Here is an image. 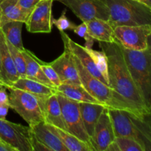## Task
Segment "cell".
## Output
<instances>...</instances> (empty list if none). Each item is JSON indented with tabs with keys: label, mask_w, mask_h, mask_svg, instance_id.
Here are the masks:
<instances>
[{
	"label": "cell",
	"mask_w": 151,
	"mask_h": 151,
	"mask_svg": "<svg viewBox=\"0 0 151 151\" xmlns=\"http://www.w3.org/2000/svg\"><path fill=\"white\" fill-rule=\"evenodd\" d=\"M99 45L107 57L109 86L116 100L127 111L142 118L150 116L151 109L146 105L130 75L119 43L116 40L111 43L99 41Z\"/></svg>",
	"instance_id": "obj_1"
},
{
	"label": "cell",
	"mask_w": 151,
	"mask_h": 151,
	"mask_svg": "<svg viewBox=\"0 0 151 151\" xmlns=\"http://www.w3.org/2000/svg\"><path fill=\"white\" fill-rule=\"evenodd\" d=\"M115 137H128L137 140L145 149L151 150L150 116L140 117L120 109H109Z\"/></svg>",
	"instance_id": "obj_2"
},
{
	"label": "cell",
	"mask_w": 151,
	"mask_h": 151,
	"mask_svg": "<svg viewBox=\"0 0 151 151\" xmlns=\"http://www.w3.org/2000/svg\"><path fill=\"white\" fill-rule=\"evenodd\" d=\"M120 48L131 78L146 105L151 109L150 46L142 51L129 50L121 45Z\"/></svg>",
	"instance_id": "obj_3"
},
{
	"label": "cell",
	"mask_w": 151,
	"mask_h": 151,
	"mask_svg": "<svg viewBox=\"0 0 151 151\" xmlns=\"http://www.w3.org/2000/svg\"><path fill=\"white\" fill-rule=\"evenodd\" d=\"M109 10V22L117 26L151 24V8L136 0H104Z\"/></svg>",
	"instance_id": "obj_4"
},
{
	"label": "cell",
	"mask_w": 151,
	"mask_h": 151,
	"mask_svg": "<svg viewBox=\"0 0 151 151\" xmlns=\"http://www.w3.org/2000/svg\"><path fill=\"white\" fill-rule=\"evenodd\" d=\"M7 89L10 91V109L23 118L29 127L44 122L42 102L45 99H39L27 91L12 86Z\"/></svg>",
	"instance_id": "obj_5"
},
{
	"label": "cell",
	"mask_w": 151,
	"mask_h": 151,
	"mask_svg": "<svg viewBox=\"0 0 151 151\" xmlns=\"http://www.w3.org/2000/svg\"><path fill=\"white\" fill-rule=\"evenodd\" d=\"M73 55V54H72ZM73 59L78 69L81 86L98 101L107 106L109 109L125 110L123 106L115 97L111 88L91 75L81 63L80 60L73 55Z\"/></svg>",
	"instance_id": "obj_6"
},
{
	"label": "cell",
	"mask_w": 151,
	"mask_h": 151,
	"mask_svg": "<svg viewBox=\"0 0 151 151\" xmlns=\"http://www.w3.org/2000/svg\"><path fill=\"white\" fill-rule=\"evenodd\" d=\"M58 99L61 109L62 115L68 132L73 134L79 139L88 146L94 148L91 145V139L87 134L81 117L79 103L69 99L60 93L56 91Z\"/></svg>",
	"instance_id": "obj_7"
},
{
	"label": "cell",
	"mask_w": 151,
	"mask_h": 151,
	"mask_svg": "<svg viewBox=\"0 0 151 151\" xmlns=\"http://www.w3.org/2000/svg\"><path fill=\"white\" fill-rule=\"evenodd\" d=\"M114 32L116 41L125 48L142 51L150 46L151 24L117 26Z\"/></svg>",
	"instance_id": "obj_8"
},
{
	"label": "cell",
	"mask_w": 151,
	"mask_h": 151,
	"mask_svg": "<svg viewBox=\"0 0 151 151\" xmlns=\"http://www.w3.org/2000/svg\"><path fill=\"white\" fill-rule=\"evenodd\" d=\"M69 7L83 22L93 19L109 20V10L104 0H54Z\"/></svg>",
	"instance_id": "obj_9"
},
{
	"label": "cell",
	"mask_w": 151,
	"mask_h": 151,
	"mask_svg": "<svg viewBox=\"0 0 151 151\" xmlns=\"http://www.w3.org/2000/svg\"><path fill=\"white\" fill-rule=\"evenodd\" d=\"M30 127L0 119V138L16 151H32Z\"/></svg>",
	"instance_id": "obj_10"
},
{
	"label": "cell",
	"mask_w": 151,
	"mask_h": 151,
	"mask_svg": "<svg viewBox=\"0 0 151 151\" xmlns=\"http://www.w3.org/2000/svg\"><path fill=\"white\" fill-rule=\"evenodd\" d=\"M54 0H41L24 22L27 30L32 33H50L52 30V3Z\"/></svg>",
	"instance_id": "obj_11"
},
{
	"label": "cell",
	"mask_w": 151,
	"mask_h": 151,
	"mask_svg": "<svg viewBox=\"0 0 151 151\" xmlns=\"http://www.w3.org/2000/svg\"><path fill=\"white\" fill-rule=\"evenodd\" d=\"M61 38L64 44V51L55 60L50 62V64L58 75L61 83L81 85L73 55L68 47L66 39L63 37Z\"/></svg>",
	"instance_id": "obj_12"
},
{
	"label": "cell",
	"mask_w": 151,
	"mask_h": 151,
	"mask_svg": "<svg viewBox=\"0 0 151 151\" xmlns=\"http://www.w3.org/2000/svg\"><path fill=\"white\" fill-rule=\"evenodd\" d=\"M114 131L109 114V108H106L100 114L91 137V145L94 151H106L108 146L115 139Z\"/></svg>",
	"instance_id": "obj_13"
},
{
	"label": "cell",
	"mask_w": 151,
	"mask_h": 151,
	"mask_svg": "<svg viewBox=\"0 0 151 151\" xmlns=\"http://www.w3.org/2000/svg\"><path fill=\"white\" fill-rule=\"evenodd\" d=\"M0 57H1V70H2L4 86L6 88L11 86L12 84L19 78L13 58L9 52L3 32L0 29Z\"/></svg>",
	"instance_id": "obj_14"
},
{
	"label": "cell",
	"mask_w": 151,
	"mask_h": 151,
	"mask_svg": "<svg viewBox=\"0 0 151 151\" xmlns=\"http://www.w3.org/2000/svg\"><path fill=\"white\" fill-rule=\"evenodd\" d=\"M60 33L61 37H63V38L66 39L68 44V47H69L70 51L72 52V54L80 60V62H81V63L82 64V66H83V67L85 68L91 75H93V76L95 77L96 78L100 80V81L104 83L105 84L109 86L108 85L107 82L106 81V80H105V78L103 77V75L100 74V72H99V71L97 70V68H96L95 65H94V61H93V60L91 59V56H90L89 55H88V53L86 52L85 47L81 46L79 44L75 42V41H72L70 38V37L65 32V31H60Z\"/></svg>",
	"instance_id": "obj_15"
},
{
	"label": "cell",
	"mask_w": 151,
	"mask_h": 151,
	"mask_svg": "<svg viewBox=\"0 0 151 151\" xmlns=\"http://www.w3.org/2000/svg\"><path fill=\"white\" fill-rule=\"evenodd\" d=\"M42 109L45 123L67 131L56 92L43 101Z\"/></svg>",
	"instance_id": "obj_16"
},
{
	"label": "cell",
	"mask_w": 151,
	"mask_h": 151,
	"mask_svg": "<svg viewBox=\"0 0 151 151\" xmlns=\"http://www.w3.org/2000/svg\"><path fill=\"white\" fill-rule=\"evenodd\" d=\"M30 128L37 139L47 146L52 151H68L58 137L48 128L44 122L32 125Z\"/></svg>",
	"instance_id": "obj_17"
},
{
	"label": "cell",
	"mask_w": 151,
	"mask_h": 151,
	"mask_svg": "<svg viewBox=\"0 0 151 151\" xmlns=\"http://www.w3.org/2000/svg\"><path fill=\"white\" fill-rule=\"evenodd\" d=\"M79 108L85 129L91 139L94 126L103 111L108 107L102 103H79Z\"/></svg>",
	"instance_id": "obj_18"
},
{
	"label": "cell",
	"mask_w": 151,
	"mask_h": 151,
	"mask_svg": "<svg viewBox=\"0 0 151 151\" xmlns=\"http://www.w3.org/2000/svg\"><path fill=\"white\" fill-rule=\"evenodd\" d=\"M88 32L94 41L103 42H115L114 28L108 21L93 19L86 22Z\"/></svg>",
	"instance_id": "obj_19"
},
{
	"label": "cell",
	"mask_w": 151,
	"mask_h": 151,
	"mask_svg": "<svg viewBox=\"0 0 151 151\" xmlns=\"http://www.w3.org/2000/svg\"><path fill=\"white\" fill-rule=\"evenodd\" d=\"M22 52L23 54L26 65V78L38 81L51 88H55L43 72L38 58L32 52L26 50L25 48L22 50Z\"/></svg>",
	"instance_id": "obj_20"
},
{
	"label": "cell",
	"mask_w": 151,
	"mask_h": 151,
	"mask_svg": "<svg viewBox=\"0 0 151 151\" xmlns=\"http://www.w3.org/2000/svg\"><path fill=\"white\" fill-rule=\"evenodd\" d=\"M11 86L27 91L39 99H47L56 92L55 88L49 87L38 81H33L27 78H19L16 82L12 84Z\"/></svg>",
	"instance_id": "obj_21"
},
{
	"label": "cell",
	"mask_w": 151,
	"mask_h": 151,
	"mask_svg": "<svg viewBox=\"0 0 151 151\" xmlns=\"http://www.w3.org/2000/svg\"><path fill=\"white\" fill-rule=\"evenodd\" d=\"M0 26L8 21H19L24 23L29 13L22 10L18 0H0Z\"/></svg>",
	"instance_id": "obj_22"
},
{
	"label": "cell",
	"mask_w": 151,
	"mask_h": 151,
	"mask_svg": "<svg viewBox=\"0 0 151 151\" xmlns=\"http://www.w3.org/2000/svg\"><path fill=\"white\" fill-rule=\"evenodd\" d=\"M56 91L78 103H101L91 96L81 85L61 83L56 88Z\"/></svg>",
	"instance_id": "obj_23"
},
{
	"label": "cell",
	"mask_w": 151,
	"mask_h": 151,
	"mask_svg": "<svg viewBox=\"0 0 151 151\" xmlns=\"http://www.w3.org/2000/svg\"><path fill=\"white\" fill-rule=\"evenodd\" d=\"M47 124V123H46ZM48 128L56 134L63 142L68 151H93L92 148L88 145L68 131L59 128L58 127L47 124Z\"/></svg>",
	"instance_id": "obj_24"
},
{
	"label": "cell",
	"mask_w": 151,
	"mask_h": 151,
	"mask_svg": "<svg viewBox=\"0 0 151 151\" xmlns=\"http://www.w3.org/2000/svg\"><path fill=\"white\" fill-rule=\"evenodd\" d=\"M23 24V22L19 21H8L0 26V29L7 41L20 50L24 49L22 38Z\"/></svg>",
	"instance_id": "obj_25"
},
{
	"label": "cell",
	"mask_w": 151,
	"mask_h": 151,
	"mask_svg": "<svg viewBox=\"0 0 151 151\" xmlns=\"http://www.w3.org/2000/svg\"><path fill=\"white\" fill-rule=\"evenodd\" d=\"M86 50L88 53V55L91 56L97 70L103 75V77L105 78L108 85H109V73H108L109 64H108V59L106 53L103 50L97 51V50H93L92 48L86 49Z\"/></svg>",
	"instance_id": "obj_26"
},
{
	"label": "cell",
	"mask_w": 151,
	"mask_h": 151,
	"mask_svg": "<svg viewBox=\"0 0 151 151\" xmlns=\"http://www.w3.org/2000/svg\"><path fill=\"white\" fill-rule=\"evenodd\" d=\"M7 44L19 78H26V65H25V60L22 50L15 47L8 41H7Z\"/></svg>",
	"instance_id": "obj_27"
},
{
	"label": "cell",
	"mask_w": 151,
	"mask_h": 151,
	"mask_svg": "<svg viewBox=\"0 0 151 151\" xmlns=\"http://www.w3.org/2000/svg\"><path fill=\"white\" fill-rule=\"evenodd\" d=\"M115 142L119 151H145L142 146L134 139L128 137H116Z\"/></svg>",
	"instance_id": "obj_28"
},
{
	"label": "cell",
	"mask_w": 151,
	"mask_h": 151,
	"mask_svg": "<svg viewBox=\"0 0 151 151\" xmlns=\"http://www.w3.org/2000/svg\"><path fill=\"white\" fill-rule=\"evenodd\" d=\"M38 62H39L40 66H41V68L44 74L47 77V79L54 86L55 88H56L58 86H59L61 84L60 80L59 78V76L57 74V72L53 69L52 66L50 64V63L43 62L40 59H38Z\"/></svg>",
	"instance_id": "obj_29"
},
{
	"label": "cell",
	"mask_w": 151,
	"mask_h": 151,
	"mask_svg": "<svg viewBox=\"0 0 151 151\" xmlns=\"http://www.w3.org/2000/svg\"><path fill=\"white\" fill-rule=\"evenodd\" d=\"M72 30L74 31L75 34L80 37H82L85 40V47L86 49H91L93 47L94 40L91 38L88 32V29H87V25L86 22H82L81 24L75 25V27Z\"/></svg>",
	"instance_id": "obj_30"
},
{
	"label": "cell",
	"mask_w": 151,
	"mask_h": 151,
	"mask_svg": "<svg viewBox=\"0 0 151 151\" xmlns=\"http://www.w3.org/2000/svg\"><path fill=\"white\" fill-rule=\"evenodd\" d=\"M52 24L59 29L60 32V31L67 30V29L72 30L75 25H76L75 24L72 23L67 18V16H66V10H64L62 12L61 15H60L58 19H53Z\"/></svg>",
	"instance_id": "obj_31"
},
{
	"label": "cell",
	"mask_w": 151,
	"mask_h": 151,
	"mask_svg": "<svg viewBox=\"0 0 151 151\" xmlns=\"http://www.w3.org/2000/svg\"><path fill=\"white\" fill-rule=\"evenodd\" d=\"M30 142L32 151H52L47 146H46L45 145L41 142L39 140L37 139V138L33 135L32 132L31 133Z\"/></svg>",
	"instance_id": "obj_32"
},
{
	"label": "cell",
	"mask_w": 151,
	"mask_h": 151,
	"mask_svg": "<svg viewBox=\"0 0 151 151\" xmlns=\"http://www.w3.org/2000/svg\"><path fill=\"white\" fill-rule=\"evenodd\" d=\"M41 0H18V4L22 10L30 13L32 9Z\"/></svg>",
	"instance_id": "obj_33"
},
{
	"label": "cell",
	"mask_w": 151,
	"mask_h": 151,
	"mask_svg": "<svg viewBox=\"0 0 151 151\" xmlns=\"http://www.w3.org/2000/svg\"><path fill=\"white\" fill-rule=\"evenodd\" d=\"M0 104L10 105L9 94L7 92V88L4 86L0 87Z\"/></svg>",
	"instance_id": "obj_34"
},
{
	"label": "cell",
	"mask_w": 151,
	"mask_h": 151,
	"mask_svg": "<svg viewBox=\"0 0 151 151\" xmlns=\"http://www.w3.org/2000/svg\"><path fill=\"white\" fill-rule=\"evenodd\" d=\"M9 109H10V105L0 104V119H6Z\"/></svg>",
	"instance_id": "obj_35"
},
{
	"label": "cell",
	"mask_w": 151,
	"mask_h": 151,
	"mask_svg": "<svg viewBox=\"0 0 151 151\" xmlns=\"http://www.w3.org/2000/svg\"><path fill=\"white\" fill-rule=\"evenodd\" d=\"M0 151H16V150H15L13 147L9 145L7 143H6L5 142L3 141V140L0 138Z\"/></svg>",
	"instance_id": "obj_36"
},
{
	"label": "cell",
	"mask_w": 151,
	"mask_h": 151,
	"mask_svg": "<svg viewBox=\"0 0 151 151\" xmlns=\"http://www.w3.org/2000/svg\"><path fill=\"white\" fill-rule=\"evenodd\" d=\"M106 151H119V149L115 141H113L108 146L107 148L106 149Z\"/></svg>",
	"instance_id": "obj_37"
},
{
	"label": "cell",
	"mask_w": 151,
	"mask_h": 151,
	"mask_svg": "<svg viewBox=\"0 0 151 151\" xmlns=\"http://www.w3.org/2000/svg\"><path fill=\"white\" fill-rule=\"evenodd\" d=\"M136 1H139L140 3H142V4H145L146 6L151 8V0H136Z\"/></svg>",
	"instance_id": "obj_38"
},
{
	"label": "cell",
	"mask_w": 151,
	"mask_h": 151,
	"mask_svg": "<svg viewBox=\"0 0 151 151\" xmlns=\"http://www.w3.org/2000/svg\"><path fill=\"white\" fill-rule=\"evenodd\" d=\"M0 81L1 83L4 86V80H3V75H2V70H1V57H0Z\"/></svg>",
	"instance_id": "obj_39"
},
{
	"label": "cell",
	"mask_w": 151,
	"mask_h": 151,
	"mask_svg": "<svg viewBox=\"0 0 151 151\" xmlns=\"http://www.w3.org/2000/svg\"><path fill=\"white\" fill-rule=\"evenodd\" d=\"M1 86H3V84L1 83V82L0 81V87H1Z\"/></svg>",
	"instance_id": "obj_40"
},
{
	"label": "cell",
	"mask_w": 151,
	"mask_h": 151,
	"mask_svg": "<svg viewBox=\"0 0 151 151\" xmlns=\"http://www.w3.org/2000/svg\"><path fill=\"white\" fill-rule=\"evenodd\" d=\"M0 22H1V15H0Z\"/></svg>",
	"instance_id": "obj_41"
}]
</instances>
